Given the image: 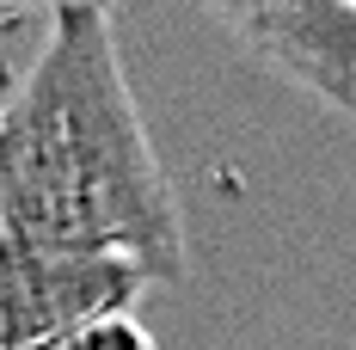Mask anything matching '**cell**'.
I'll list each match as a JSON object with an SVG mask.
<instances>
[{"label":"cell","mask_w":356,"mask_h":350,"mask_svg":"<svg viewBox=\"0 0 356 350\" xmlns=\"http://www.w3.org/2000/svg\"><path fill=\"white\" fill-rule=\"evenodd\" d=\"M0 228L129 258L147 283L191 271L172 178L99 6H56L37 62L0 105Z\"/></svg>","instance_id":"6da1fadb"},{"label":"cell","mask_w":356,"mask_h":350,"mask_svg":"<svg viewBox=\"0 0 356 350\" xmlns=\"http://www.w3.org/2000/svg\"><path fill=\"white\" fill-rule=\"evenodd\" d=\"M142 289L129 258L0 228V350H49L111 314H136Z\"/></svg>","instance_id":"7a4b0ae2"},{"label":"cell","mask_w":356,"mask_h":350,"mask_svg":"<svg viewBox=\"0 0 356 350\" xmlns=\"http://www.w3.org/2000/svg\"><path fill=\"white\" fill-rule=\"evenodd\" d=\"M264 68L356 123V6L350 0H197Z\"/></svg>","instance_id":"3957f363"},{"label":"cell","mask_w":356,"mask_h":350,"mask_svg":"<svg viewBox=\"0 0 356 350\" xmlns=\"http://www.w3.org/2000/svg\"><path fill=\"white\" fill-rule=\"evenodd\" d=\"M49 350H160V344H154V332L136 314H111V319H99V326H86V332H74V338H62Z\"/></svg>","instance_id":"277c9868"},{"label":"cell","mask_w":356,"mask_h":350,"mask_svg":"<svg viewBox=\"0 0 356 350\" xmlns=\"http://www.w3.org/2000/svg\"><path fill=\"white\" fill-rule=\"evenodd\" d=\"M56 6H99V13H111L117 0H49V13H56Z\"/></svg>","instance_id":"5b68a950"},{"label":"cell","mask_w":356,"mask_h":350,"mask_svg":"<svg viewBox=\"0 0 356 350\" xmlns=\"http://www.w3.org/2000/svg\"><path fill=\"white\" fill-rule=\"evenodd\" d=\"M350 6H356V0H350Z\"/></svg>","instance_id":"8992f818"}]
</instances>
